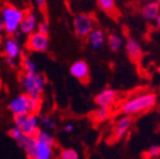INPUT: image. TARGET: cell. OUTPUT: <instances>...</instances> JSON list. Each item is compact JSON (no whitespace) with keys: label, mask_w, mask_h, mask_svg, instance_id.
Segmentation results:
<instances>
[{"label":"cell","mask_w":160,"mask_h":159,"mask_svg":"<svg viewBox=\"0 0 160 159\" xmlns=\"http://www.w3.org/2000/svg\"><path fill=\"white\" fill-rule=\"evenodd\" d=\"M157 101L158 97L155 92L143 91L125 100L120 105L119 109L123 116L132 117L135 115H139L152 109L157 105Z\"/></svg>","instance_id":"1"},{"label":"cell","mask_w":160,"mask_h":159,"mask_svg":"<svg viewBox=\"0 0 160 159\" xmlns=\"http://www.w3.org/2000/svg\"><path fill=\"white\" fill-rule=\"evenodd\" d=\"M0 15L5 23V33L7 36H15L19 31V26L25 15V10L12 3H5L0 8Z\"/></svg>","instance_id":"2"},{"label":"cell","mask_w":160,"mask_h":159,"mask_svg":"<svg viewBox=\"0 0 160 159\" xmlns=\"http://www.w3.org/2000/svg\"><path fill=\"white\" fill-rule=\"evenodd\" d=\"M46 84L47 78L39 72L25 74L20 79V86L23 89V92L29 96V98H41Z\"/></svg>","instance_id":"3"},{"label":"cell","mask_w":160,"mask_h":159,"mask_svg":"<svg viewBox=\"0 0 160 159\" xmlns=\"http://www.w3.org/2000/svg\"><path fill=\"white\" fill-rule=\"evenodd\" d=\"M72 27L78 38L86 39L89 36V33L96 28V19L90 13H77L72 20Z\"/></svg>","instance_id":"4"},{"label":"cell","mask_w":160,"mask_h":159,"mask_svg":"<svg viewBox=\"0 0 160 159\" xmlns=\"http://www.w3.org/2000/svg\"><path fill=\"white\" fill-rule=\"evenodd\" d=\"M26 48L30 51L35 52H46L49 49V38L39 33H33L27 37L26 40Z\"/></svg>","instance_id":"5"},{"label":"cell","mask_w":160,"mask_h":159,"mask_svg":"<svg viewBox=\"0 0 160 159\" xmlns=\"http://www.w3.org/2000/svg\"><path fill=\"white\" fill-rule=\"evenodd\" d=\"M118 99H119V95L112 88H105L95 96V102L97 107H106L111 109L117 104Z\"/></svg>","instance_id":"6"},{"label":"cell","mask_w":160,"mask_h":159,"mask_svg":"<svg viewBox=\"0 0 160 159\" xmlns=\"http://www.w3.org/2000/svg\"><path fill=\"white\" fill-rule=\"evenodd\" d=\"M70 75L82 84H88L90 80V68L86 60H76L69 67Z\"/></svg>","instance_id":"7"},{"label":"cell","mask_w":160,"mask_h":159,"mask_svg":"<svg viewBox=\"0 0 160 159\" xmlns=\"http://www.w3.org/2000/svg\"><path fill=\"white\" fill-rule=\"evenodd\" d=\"M8 108L12 116L15 115H29L30 114V98L25 92L18 95L8 105Z\"/></svg>","instance_id":"8"},{"label":"cell","mask_w":160,"mask_h":159,"mask_svg":"<svg viewBox=\"0 0 160 159\" xmlns=\"http://www.w3.org/2000/svg\"><path fill=\"white\" fill-rule=\"evenodd\" d=\"M38 23H39V20H38L37 15L33 13L32 10H27V11H25L22 20L20 23L19 33L28 37L31 33L37 31Z\"/></svg>","instance_id":"9"},{"label":"cell","mask_w":160,"mask_h":159,"mask_svg":"<svg viewBox=\"0 0 160 159\" xmlns=\"http://www.w3.org/2000/svg\"><path fill=\"white\" fill-rule=\"evenodd\" d=\"M2 51L5 57L17 59L21 56L22 50L18 38L15 36H7L2 41Z\"/></svg>","instance_id":"10"},{"label":"cell","mask_w":160,"mask_h":159,"mask_svg":"<svg viewBox=\"0 0 160 159\" xmlns=\"http://www.w3.org/2000/svg\"><path fill=\"white\" fill-rule=\"evenodd\" d=\"M131 125H132V117L121 115L119 118H117V120L113 124V129H112L113 139L115 140L122 139L123 137L127 135V132L129 131Z\"/></svg>","instance_id":"11"},{"label":"cell","mask_w":160,"mask_h":159,"mask_svg":"<svg viewBox=\"0 0 160 159\" xmlns=\"http://www.w3.org/2000/svg\"><path fill=\"white\" fill-rule=\"evenodd\" d=\"M20 129L25 136L36 137L40 130V119L39 115L29 114L27 115L25 121L20 126Z\"/></svg>","instance_id":"12"},{"label":"cell","mask_w":160,"mask_h":159,"mask_svg":"<svg viewBox=\"0 0 160 159\" xmlns=\"http://www.w3.org/2000/svg\"><path fill=\"white\" fill-rule=\"evenodd\" d=\"M87 45L92 50H100L106 44V33L102 29L95 28L86 38Z\"/></svg>","instance_id":"13"},{"label":"cell","mask_w":160,"mask_h":159,"mask_svg":"<svg viewBox=\"0 0 160 159\" xmlns=\"http://www.w3.org/2000/svg\"><path fill=\"white\" fill-rule=\"evenodd\" d=\"M125 50L131 61H139L142 57V48L140 44L133 38H127L125 42Z\"/></svg>","instance_id":"14"},{"label":"cell","mask_w":160,"mask_h":159,"mask_svg":"<svg viewBox=\"0 0 160 159\" xmlns=\"http://www.w3.org/2000/svg\"><path fill=\"white\" fill-rule=\"evenodd\" d=\"M32 159H55V146L37 140Z\"/></svg>","instance_id":"15"},{"label":"cell","mask_w":160,"mask_h":159,"mask_svg":"<svg viewBox=\"0 0 160 159\" xmlns=\"http://www.w3.org/2000/svg\"><path fill=\"white\" fill-rule=\"evenodd\" d=\"M140 11L146 20L152 21L157 19V17L160 15V6L158 1H147L142 3Z\"/></svg>","instance_id":"16"},{"label":"cell","mask_w":160,"mask_h":159,"mask_svg":"<svg viewBox=\"0 0 160 159\" xmlns=\"http://www.w3.org/2000/svg\"><path fill=\"white\" fill-rule=\"evenodd\" d=\"M36 144H37L36 137H29V136H25V135H22L17 140V145L25 151L28 159H32Z\"/></svg>","instance_id":"17"},{"label":"cell","mask_w":160,"mask_h":159,"mask_svg":"<svg viewBox=\"0 0 160 159\" xmlns=\"http://www.w3.org/2000/svg\"><path fill=\"white\" fill-rule=\"evenodd\" d=\"M112 116V109L106 107H97L90 114V118L96 124H101V122L108 121Z\"/></svg>","instance_id":"18"},{"label":"cell","mask_w":160,"mask_h":159,"mask_svg":"<svg viewBox=\"0 0 160 159\" xmlns=\"http://www.w3.org/2000/svg\"><path fill=\"white\" fill-rule=\"evenodd\" d=\"M97 6L102 13H105L106 15L110 16V17L117 18L119 16L117 5L113 0H98Z\"/></svg>","instance_id":"19"},{"label":"cell","mask_w":160,"mask_h":159,"mask_svg":"<svg viewBox=\"0 0 160 159\" xmlns=\"http://www.w3.org/2000/svg\"><path fill=\"white\" fill-rule=\"evenodd\" d=\"M107 42H108V47L110 48V50L113 52H118L122 49L123 47V41L122 37L118 33H110L107 38Z\"/></svg>","instance_id":"20"},{"label":"cell","mask_w":160,"mask_h":159,"mask_svg":"<svg viewBox=\"0 0 160 159\" xmlns=\"http://www.w3.org/2000/svg\"><path fill=\"white\" fill-rule=\"evenodd\" d=\"M40 119V126L42 127V130L45 131H52L57 127V121L52 116L49 115H39Z\"/></svg>","instance_id":"21"},{"label":"cell","mask_w":160,"mask_h":159,"mask_svg":"<svg viewBox=\"0 0 160 159\" xmlns=\"http://www.w3.org/2000/svg\"><path fill=\"white\" fill-rule=\"evenodd\" d=\"M21 67H22L25 74H33L37 72V65L32 59L28 56H23L21 59Z\"/></svg>","instance_id":"22"},{"label":"cell","mask_w":160,"mask_h":159,"mask_svg":"<svg viewBox=\"0 0 160 159\" xmlns=\"http://www.w3.org/2000/svg\"><path fill=\"white\" fill-rule=\"evenodd\" d=\"M36 139L39 140V141L46 142V144H48V145H51V146H55L56 145L55 137L50 134V132L45 131V130H42V129L39 130V132H38L37 136H36Z\"/></svg>","instance_id":"23"},{"label":"cell","mask_w":160,"mask_h":159,"mask_svg":"<svg viewBox=\"0 0 160 159\" xmlns=\"http://www.w3.org/2000/svg\"><path fill=\"white\" fill-rule=\"evenodd\" d=\"M58 159H79V154L73 148H63L60 150Z\"/></svg>","instance_id":"24"},{"label":"cell","mask_w":160,"mask_h":159,"mask_svg":"<svg viewBox=\"0 0 160 159\" xmlns=\"http://www.w3.org/2000/svg\"><path fill=\"white\" fill-rule=\"evenodd\" d=\"M41 106H42L41 98H30V114L38 115L41 109Z\"/></svg>","instance_id":"25"},{"label":"cell","mask_w":160,"mask_h":159,"mask_svg":"<svg viewBox=\"0 0 160 159\" xmlns=\"http://www.w3.org/2000/svg\"><path fill=\"white\" fill-rule=\"evenodd\" d=\"M145 155L148 159H153L160 157V145H152V146H150L146 150Z\"/></svg>","instance_id":"26"},{"label":"cell","mask_w":160,"mask_h":159,"mask_svg":"<svg viewBox=\"0 0 160 159\" xmlns=\"http://www.w3.org/2000/svg\"><path fill=\"white\" fill-rule=\"evenodd\" d=\"M49 31H50V27L47 20H41V21H39L38 27H37V33H41V35H43V36H48L49 35Z\"/></svg>","instance_id":"27"},{"label":"cell","mask_w":160,"mask_h":159,"mask_svg":"<svg viewBox=\"0 0 160 159\" xmlns=\"http://www.w3.org/2000/svg\"><path fill=\"white\" fill-rule=\"evenodd\" d=\"M22 135L23 134H22V131H21V129H20L19 127H17V126L11 127V128L8 130V136H9L10 138H12L13 140H16V141H17V140L19 139Z\"/></svg>","instance_id":"28"},{"label":"cell","mask_w":160,"mask_h":159,"mask_svg":"<svg viewBox=\"0 0 160 159\" xmlns=\"http://www.w3.org/2000/svg\"><path fill=\"white\" fill-rule=\"evenodd\" d=\"M26 117H27V115H15V116H13V124H15V126L20 128V126L25 121Z\"/></svg>","instance_id":"29"},{"label":"cell","mask_w":160,"mask_h":159,"mask_svg":"<svg viewBox=\"0 0 160 159\" xmlns=\"http://www.w3.org/2000/svg\"><path fill=\"white\" fill-rule=\"evenodd\" d=\"M3 61H5L6 65L9 68H11V69L17 67V60L16 59H12V58H9V57H3Z\"/></svg>","instance_id":"30"},{"label":"cell","mask_w":160,"mask_h":159,"mask_svg":"<svg viewBox=\"0 0 160 159\" xmlns=\"http://www.w3.org/2000/svg\"><path fill=\"white\" fill-rule=\"evenodd\" d=\"M35 5L37 6V8L39 10H41V11H45V10L47 9L48 3L46 1V0H37V1L35 3Z\"/></svg>","instance_id":"31"},{"label":"cell","mask_w":160,"mask_h":159,"mask_svg":"<svg viewBox=\"0 0 160 159\" xmlns=\"http://www.w3.org/2000/svg\"><path fill=\"white\" fill-rule=\"evenodd\" d=\"M73 129H75V126H73V124H71V122L63 125V131L71 132V131H73Z\"/></svg>","instance_id":"32"},{"label":"cell","mask_w":160,"mask_h":159,"mask_svg":"<svg viewBox=\"0 0 160 159\" xmlns=\"http://www.w3.org/2000/svg\"><path fill=\"white\" fill-rule=\"evenodd\" d=\"M2 33H5V23H3V20H2V17L0 15V35Z\"/></svg>","instance_id":"33"},{"label":"cell","mask_w":160,"mask_h":159,"mask_svg":"<svg viewBox=\"0 0 160 159\" xmlns=\"http://www.w3.org/2000/svg\"><path fill=\"white\" fill-rule=\"evenodd\" d=\"M155 21H156V27H157V28H159V29H160V15L158 16V17H157V19H156Z\"/></svg>","instance_id":"34"},{"label":"cell","mask_w":160,"mask_h":159,"mask_svg":"<svg viewBox=\"0 0 160 159\" xmlns=\"http://www.w3.org/2000/svg\"><path fill=\"white\" fill-rule=\"evenodd\" d=\"M158 72H159V74H160V65L158 66Z\"/></svg>","instance_id":"35"},{"label":"cell","mask_w":160,"mask_h":159,"mask_svg":"<svg viewBox=\"0 0 160 159\" xmlns=\"http://www.w3.org/2000/svg\"><path fill=\"white\" fill-rule=\"evenodd\" d=\"M158 3H159V6H160V0H159V1H158Z\"/></svg>","instance_id":"36"}]
</instances>
